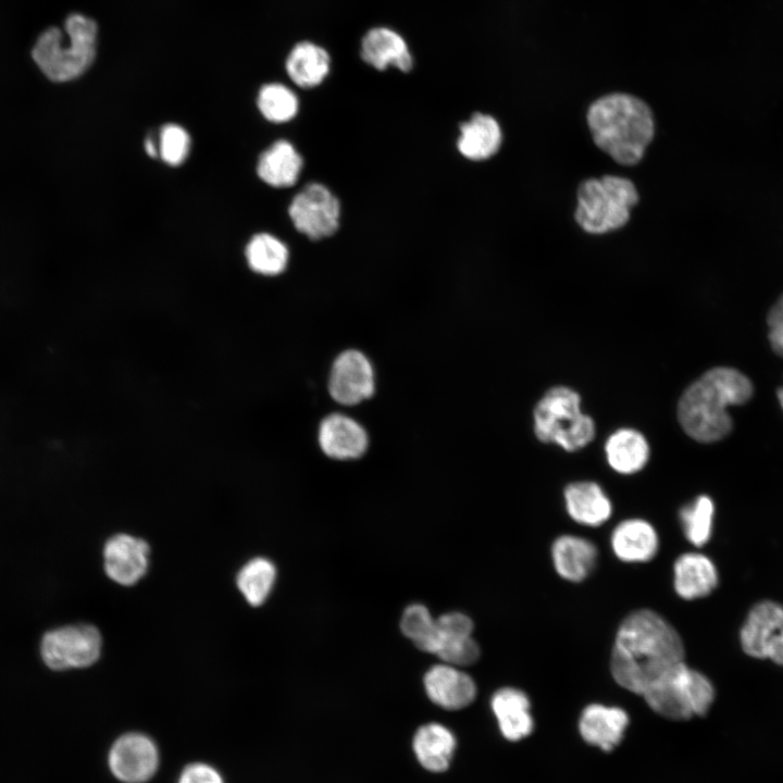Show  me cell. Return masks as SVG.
Listing matches in <instances>:
<instances>
[{"mask_svg":"<svg viewBox=\"0 0 783 783\" xmlns=\"http://www.w3.org/2000/svg\"><path fill=\"white\" fill-rule=\"evenodd\" d=\"M678 631L650 609L631 612L620 624L610 658L614 681L643 696L664 673L684 661Z\"/></svg>","mask_w":783,"mask_h":783,"instance_id":"obj_1","label":"cell"},{"mask_svg":"<svg viewBox=\"0 0 783 783\" xmlns=\"http://www.w3.org/2000/svg\"><path fill=\"white\" fill-rule=\"evenodd\" d=\"M753 395L750 381L731 368L704 373L682 394L678 419L684 432L701 443L717 442L732 428L728 408L746 402Z\"/></svg>","mask_w":783,"mask_h":783,"instance_id":"obj_2","label":"cell"},{"mask_svg":"<svg viewBox=\"0 0 783 783\" xmlns=\"http://www.w3.org/2000/svg\"><path fill=\"white\" fill-rule=\"evenodd\" d=\"M587 123L595 144L623 165L636 164L654 137L650 109L626 94L597 99L588 109Z\"/></svg>","mask_w":783,"mask_h":783,"instance_id":"obj_3","label":"cell"},{"mask_svg":"<svg viewBox=\"0 0 783 783\" xmlns=\"http://www.w3.org/2000/svg\"><path fill=\"white\" fill-rule=\"evenodd\" d=\"M98 27L94 20L74 13L64 23V33L50 27L37 39L32 58L50 82L62 84L80 77L96 57Z\"/></svg>","mask_w":783,"mask_h":783,"instance_id":"obj_4","label":"cell"},{"mask_svg":"<svg viewBox=\"0 0 783 783\" xmlns=\"http://www.w3.org/2000/svg\"><path fill=\"white\" fill-rule=\"evenodd\" d=\"M579 394L566 386L550 388L534 408V432L543 443L568 451L583 448L595 436L593 419L582 413Z\"/></svg>","mask_w":783,"mask_h":783,"instance_id":"obj_5","label":"cell"},{"mask_svg":"<svg viewBox=\"0 0 783 783\" xmlns=\"http://www.w3.org/2000/svg\"><path fill=\"white\" fill-rule=\"evenodd\" d=\"M637 200L636 188L627 178H591L577 190L575 220L585 232L604 234L622 227Z\"/></svg>","mask_w":783,"mask_h":783,"instance_id":"obj_6","label":"cell"},{"mask_svg":"<svg viewBox=\"0 0 783 783\" xmlns=\"http://www.w3.org/2000/svg\"><path fill=\"white\" fill-rule=\"evenodd\" d=\"M643 697L658 714L671 720H687L708 712L714 688L705 674L683 661L657 680Z\"/></svg>","mask_w":783,"mask_h":783,"instance_id":"obj_7","label":"cell"},{"mask_svg":"<svg viewBox=\"0 0 783 783\" xmlns=\"http://www.w3.org/2000/svg\"><path fill=\"white\" fill-rule=\"evenodd\" d=\"M101 649V633L88 623L51 629L39 643L41 660L53 671L88 668L98 661Z\"/></svg>","mask_w":783,"mask_h":783,"instance_id":"obj_8","label":"cell"},{"mask_svg":"<svg viewBox=\"0 0 783 783\" xmlns=\"http://www.w3.org/2000/svg\"><path fill=\"white\" fill-rule=\"evenodd\" d=\"M288 214L299 233L311 240H320L338 229L340 203L325 185L310 183L293 198Z\"/></svg>","mask_w":783,"mask_h":783,"instance_id":"obj_9","label":"cell"},{"mask_svg":"<svg viewBox=\"0 0 783 783\" xmlns=\"http://www.w3.org/2000/svg\"><path fill=\"white\" fill-rule=\"evenodd\" d=\"M375 371L371 360L358 349H346L333 361L327 380L332 399L346 407L370 399L375 391Z\"/></svg>","mask_w":783,"mask_h":783,"instance_id":"obj_10","label":"cell"},{"mask_svg":"<svg viewBox=\"0 0 783 783\" xmlns=\"http://www.w3.org/2000/svg\"><path fill=\"white\" fill-rule=\"evenodd\" d=\"M108 762L111 772L125 783H142L157 771V746L141 733H126L112 745Z\"/></svg>","mask_w":783,"mask_h":783,"instance_id":"obj_11","label":"cell"},{"mask_svg":"<svg viewBox=\"0 0 783 783\" xmlns=\"http://www.w3.org/2000/svg\"><path fill=\"white\" fill-rule=\"evenodd\" d=\"M149 545L146 540L126 533L111 536L103 547V567L107 575L123 586L136 584L147 572Z\"/></svg>","mask_w":783,"mask_h":783,"instance_id":"obj_12","label":"cell"},{"mask_svg":"<svg viewBox=\"0 0 783 783\" xmlns=\"http://www.w3.org/2000/svg\"><path fill=\"white\" fill-rule=\"evenodd\" d=\"M318 444L322 452L334 460L361 458L369 447V435L361 423L340 412L326 415L318 428Z\"/></svg>","mask_w":783,"mask_h":783,"instance_id":"obj_13","label":"cell"},{"mask_svg":"<svg viewBox=\"0 0 783 783\" xmlns=\"http://www.w3.org/2000/svg\"><path fill=\"white\" fill-rule=\"evenodd\" d=\"M360 57L364 63L378 71L394 66L408 73L413 67V57L406 39L386 26L372 27L363 35Z\"/></svg>","mask_w":783,"mask_h":783,"instance_id":"obj_14","label":"cell"},{"mask_svg":"<svg viewBox=\"0 0 783 783\" xmlns=\"http://www.w3.org/2000/svg\"><path fill=\"white\" fill-rule=\"evenodd\" d=\"M424 687L434 704L449 710L467 707L476 695L472 678L448 663L432 667L424 676Z\"/></svg>","mask_w":783,"mask_h":783,"instance_id":"obj_15","label":"cell"},{"mask_svg":"<svg viewBox=\"0 0 783 783\" xmlns=\"http://www.w3.org/2000/svg\"><path fill=\"white\" fill-rule=\"evenodd\" d=\"M783 629V606L763 600L748 612L739 632L744 652L753 658L766 659L767 649Z\"/></svg>","mask_w":783,"mask_h":783,"instance_id":"obj_16","label":"cell"},{"mask_svg":"<svg viewBox=\"0 0 783 783\" xmlns=\"http://www.w3.org/2000/svg\"><path fill=\"white\" fill-rule=\"evenodd\" d=\"M610 544L618 559L627 563L651 560L659 549V537L655 527L643 519H627L612 531Z\"/></svg>","mask_w":783,"mask_h":783,"instance_id":"obj_17","label":"cell"},{"mask_svg":"<svg viewBox=\"0 0 783 783\" xmlns=\"http://www.w3.org/2000/svg\"><path fill=\"white\" fill-rule=\"evenodd\" d=\"M627 723L623 709L592 704L582 711L579 730L587 743L609 751L622 739Z\"/></svg>","mask_w":783,"mask_h":783,"instance_id":"obj_18","label":"cell"},{"mask_svg":"<svg viewBox=\"0 0 783 783\" xmlns=\"http://www.w3.org/2000/svg\"><path fill=\"white\" fill-rule=\"evenodd\" d=\"M718 584L714 563L707 556L686 552L678 557L673 564V586L675 593L685 600L706 597Z\"/></svg>","mask_w":783,"mask_h":783,"instance_id":"obj_19","label":"cell"},{"mask_svg":"<svg viewBox=\"0 0 783 783\" xmlns=\"http://www.w3.org/2000/svg\"><path fill=\"white\" fill-rule=\"evenodd\" d=\"M597 548L587 538L564 534L551 545V560L559 576L569 582L585 580L597 561Z\"/></svg>","mask_w":783,"mask_h":783,"instance_id":"obj_20","label":"cell"},{"mask_svg":"<svg viewBox=\"0 0 783 783\" xmlns=\"http://www.w3.org/2000/svg\"><path fill=\"white\" fill-rule=\"evenodd\" d=\"M490 706L502 735L509 741H519L533 730L530 700L524 692L514 687H502L492 697Z\"/></svg>","mask_w":783,"mask_h":783,"instance_id":"obj_21","label":"cell"},{"mask_svg":"<svg viewBox=\"0 0 783 783\" xmlns=\"http://www.w3.org/2000/svg\"><path fill=\"white\" fill-rule=\"evenodd\" d=\"M569 515L577 523L599 526L611 515L612 505L602 488L594 482H575L564 488Z\"/></svg>","mask_w":783,"mask_h":783,"instance_id":"obj_22","label":"cell"},{"mask_svg":"<svg viewBox=\"0 0 783 783\" xmlns=\"http://www.w3.org/2000/svg\"><path fill=\"white\" fill-rule=\"evenodd\" d=\"M458 151L471 161L492 158L499 150L502 134L498 122L488 114L475 113L460 125Z\"/></svg>","mask_w":783,"mask_h":783,"instance_id":"obj_23","label":"cell"},{"mask_svg":"<svg viewBox=\"0 0 783 783\" xmlns=\"http://www.w3.org/2000/svg\"><path fill=\"white\" fill-rule=\"evenodd\" d=\"M331 64L328 51L307 40L293 47L285 63L289 78L301 88H313L322 84L330 74Z\"/></svg>","mask_w":783,"mask_h":783,"instance_id":"obj_24","label":"cell"},{"mask_svg":"<svg viewBox=\"0 0 783 783\" xmlns=\"http://www.w3.org/2000/svg\"><path fill=\"white\" fill-rule=\"evenodd\" d=\"M303 160L287 140H277L259 158L257 173L268 185L275 188L293 186L299 178Z\"/></svg>","mask_w":783,"mask_h":783,"instance_id":"obj_25","label":"cell"},{"mask_svg":"<svg viewBox=\"0 0 783 783\" xmlns=\"http://www.w3.org/2000/svg\"><path fill=\"white\" fill-rule=\"evenodd\" d=\"M605 452L609 465L621 474L642 470L649 457L646 438L633 428H620L607 439Z\"/></svg>","mask_w":783,"mask_h":783,"instance_id":"obj_26","label":"cell"},{"mask_svg":"<svg viewBox=\"0 0 783 783\" xmlns=\"http://www.w3.org/2000/svg\"><path fill=\"white\" fill-rule=\"evenodd\" d=\"M455 746L451 732L438 723L421 726L413 738L418 760L432 772H442L449 767Z\"/></svg>","mask_w":783,"mask_h":783,"instance_id":"obj_27","label":"cell"},{"mask_svg":"<svg viewBox=\"0 0 783 783\" xmlns=\"http://www.w3.org/2000/svg\"><path fill=\"white\" fill-rule=\"evenodd\" d=\"M245 254L249 268L263 276L279 275L286 270L289 260L286 245L266 233L254 235L248 243Z\"/></svg>","mask_w":783,"mask_h":783,"instance_id":"obj_28","label":"cell"},{"mask_svg":"<svg viewBox=\"0 0 783 783\" xmlns=\"http://www.w3.org/2000/svg\"><path fill=\"white\" fill-rule=\"evenodd\" d=\"M276 580L274 563L264 557L246 562L237 573L236 584L250 606L259 607L269 597Z\"/></svg>","mask_w":783,"mask_h":783,"instance_id":"obj_29","label":"cell"},{"mask_svg":"<svg viewBox=\"0 0 783 783\" xmlns=\"http://www.w3.org/2000/svg\"><path fill=\"white\" fill-rule=\"evenodd\" d=\"M714 505L706 495L697 497L680 510V521L686 539L694 546H704L711 536Z\"/></svg>","mask_w":783,"mask_h":783,"instance_id":"obj_30","label":"cell"},{"mask_svg":"<svg viewBox=\"0 0 783 783\" xmlns=\"http://www.w3.org/2000/svg\"><path fill=\"white\" fill-rule=\"evenodd\" d=\"M402 633L422 651L435 654L438 646L436 619L419 604L409 606L401 618Z\"/></svg>","mask_w":783,"mask_h":783,"instance_id":"obj_31","label":"cell"},{"mask_svg":"<svg viewBox=\"0 0 783 783\" xmlns=\"http://www.w3.org/2000/svg\"><path fill=\"white\" fill-rule=\"evenodd\" d=\"M257 105L268 121L285 123L297 115L299 101L296 94L287 86L270 83L259 90Z\"/></svg>","mask_w":783,"mask_h":783,"instance_id":"obj_32","label":"cell"},{"mask_svg":"<svg viewBox=\"0 0 783 783\" xmlns=\"http://www.w3.org/2000/svg\"><path fill=\"white\" fill-rule=\"evenodd\" d=\"M189 149L190 137L182 126L166 124L161 128L158 153L165 163L172 166L181 165Z\"/></svg>","mask_w":783,"mask_h":783,"instance_id":"obj_33","label":"cell"},{"mask_svg":"<svg viewBox=\"0 0 783 783\" xmlns=\"http://www.w3.org/2000/svg\"><path fill=\"white\" fill-rule=\"evenodd\" d=\"M435 655L455 667L469 666L478 659L480 648L472 636L459 637L444 642Z\"/></svg>","mask_w":783,"mask_h":783,"instance_id":"obj_34","label":"cell"},{"mask_svg":"<svg viewBox=\"0 0 783 783\" xmlns=\"http://www.w3.org/2000/svg\"><path fill=\"white\" fill-rule=\"evenodd\" d=\"M436 625L438 633L437 650L442 643L452 638L471 636L473 631L471 619L461 612H449L438 617Z\"/></svg>","mask_w":783,"mask_h":783,"instance_id":"obj_35","label":"cell"},{"mask_svg":"<svg viewBox=\"0 0 783 783\" xmlns=\"http://www.w3.org/2000/svg\"><path fill=\"white\" fill-rule=\"evenodd\" d=\"M767 321L770 345L776 355L783 357V295L770 309Z\"/></svg>","mask_w":783,"mask_h":783,"instance_id":"obj_36","label":"cell"},{"mask_svg":"<svg viewBox=\"0 0 783 783\" xmlns=\"http://www.w3.org/2000/svg\"><path fill=\"white\" fill-rule=\"evenodd\" d=\"M178 783H224L221 774L211 766L197 762L188 765Z\"/></svg>","mask_w":783,"mask_h":783,"instance_id":"obj_37","label":"cell"},{"mask_svg":"<svg viewBox=\"0 0 783 783\" xmlns=\"http://www.w3.org/2000/svg\"><path fill=\"white\" fill-rule=\"evenodd\" d=\"M766 659L783 667V629L774 637L767 649Z\"/></svg>","mask_w":783,"mask_h":783,"instance_id":"obj_38","label":"cell"},{"mask_svg":"<svg viewBox=\"0 0 783 783\" xmlns=\"http://www.w3.org/2000/svg\"><path fill=\"white\" fill-rule=\"evenodd\" d=\"M145 149H146L147 153H148L150 157H152V158H154V157H157V156L159 154V153H158V148L156 147V145L153 144V141L151 140V138H147V139H146Z\"/></svg>","mask_w":783,"mask_h":783,"instance_id":"obj_39","label":"cell"},{"mask_svg":"<svg viewBox=\"0 0 783 783\" xmlns=\"http://www.w3.org/2000/svg\"><path fill=\"white\" fill-rule=\"evenodd\" d=\"M778 399L783 409V387L779 388V390H778Z\"/></svg>","mask_w":783,"mask_h":783,"instance_id":"obj_40","label":"cell"}]
</instances>
